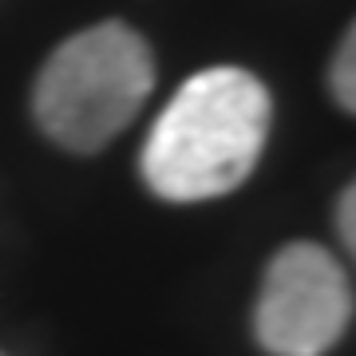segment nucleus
Segmentation results:
<instances>
[{
  "label": "nucleus",
  "mask_w": 356,
  "mask_h": 356,
  "mask_svg": "<svg viewBox=\"0 0 356 356\" xmlns=\"http://www.w3.org/2000/svg\"><path fill=\"white\" fill-rule=\"evenodd\" d=\"M329 88H332V99L341 103L348 115H356V24L344 32L341 48H337V56H332Z\"/></svg>",
  "instance_id": "nucleus-4"
},
{
  "label": "nucleus",
  "mask_w": 356,
  "mask_h": 356,
  "mask_svg": "<svg viewBox=\"0 0 356 356\" xmlns=\"http://www.w3.org/2000/svg\"><path fill=\"white\" fill-rule=\"evenodd\" d=\"M356 313L353 285L317 242H289L269 257L254 305V337L269 356H325Z\"/></svg>",
  "instance_id": "nucleus-3"
},
{
  "label": "nucleus",
  "mask_w": 356,
  "mask_h": 356,
  "mask_svg": "<svg viewBox=\"0 0 356 356\" xmlns=\"http://www.w3.org/2000/svg\"><path fill=\"white\" fill-rule=\"evenodd\" d=\"M0 356H4V353H0Z\"/></svg>",
  "instance_id": "nucleus-6"
},
{
  "label": "nucleus",
  "mask_w": 356,
  "mask_h": 356,
  "mask_svg": "<svg viewBox=\"0 0 356 356\" xmlns=\"http://www.w3.org/2000/svg\"><path fill=\"white\" fill-rule=\"evenodd\" d=\"M337 234H341V245L348 250V257L356 261V178L337 198Z\"/></svg>",
  "instance_id": "nucleus-5"
},
{
  "label": "nucleus",
  "mask_w": 356,
  "mask_h": 356,
  "mask_svg": "<svg viewBox=\"0 0 356 356\" xmlns=\"http://www.w3.org/2000/svg\"><path fill=\"white\" fill-rule=\"evenodd\" d=\"M273 99L245 67H206L175 91L143 143L139 170L154 198L175 206L238 191L266 151Z\"/></svg>",
  "instance_id": "nucleus-1"
},
{
  "label": "nucleus",
  "mask_w": 356,
  "mask_h": 356,
  "mask_svg": "<svg viewBox=\"0 0 356 356\" xmlns=\"http://www.w3.org/2000/svg\"><path fill=\"white\" fill-rule=\"evenodd\" d=\"M151 91V44L123 20H103L48 56L32 88V119L56 147L95 154L127 131Z\"/></svg>",
  "instance_id": "nucleus-2"
}]
</instances>
